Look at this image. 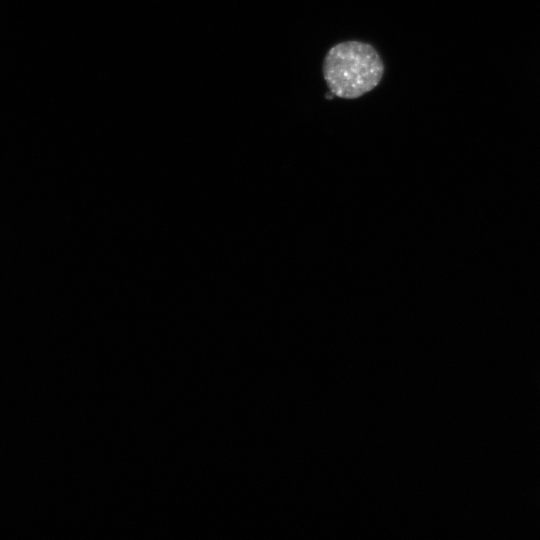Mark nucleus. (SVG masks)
<instances>
[{"label": "nucleus", "mask_w": 540, "mask_h": 540, "mask_svg": "<svg viewBox=\"0 0 540 540\" xmlns=\"http://www.w3.org/2000/svg\"><path fill=\"white\" fill-rule=\"evenodd\" d=\"M383 73L384 64L377 50L360 41L336 44L323 63L330 92L344 99H355L371 91L380 83Z\"/></svg>", "instance_id": "f257e3e1"}]
</instances>
